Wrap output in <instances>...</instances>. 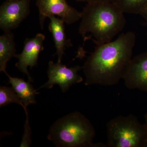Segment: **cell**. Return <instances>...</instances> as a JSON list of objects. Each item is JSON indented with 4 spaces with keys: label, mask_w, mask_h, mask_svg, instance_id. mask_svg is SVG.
Instances as JSON below:
<instances>
[{
    "label": "cell",
    "mask_w": 147,
    "mask_h": 147,
    "mask_svg": "<svg viewBox=\"0 0 147 147\" xmlns=\"http://www.w3.org/2000/svg\"><path fill=\"white\" fill-rule=\"evenodd\" d=\"M136 34L127 32L114 41L96 45L82 67L85 85L108 86L118 84L132 59Z\"/></svg>",
    "instance_id": "1"
},
{
    "label": "cell",
    "mask_w": 147,
    "mask_h": 147,
    "mask_svg": "<svg viewBox=\"0 0 147 147\" xmlns=\"http://www.w3.org/2000/svg\"><path fill=\"white\" fill-rule=\"evenodd\" d=\"M124 13L109 0L87 3L82 12L79 32L84 39L96 45L112 41L126 24Z\"/></svg>",
    "instance_id": "2"
},
{
    "label": "cell",
    "mask_w": 147,
    "mask_h": 147,
    "mask_svg": "<svg viewBox=\"0 0 147 147\" xmlns=\"http://www.w3.org/2000/svg\"><path fill=\"white\" fill-rule=\"evenodd\" d=\"M94 127L88 119L78 112L64 116L51 126L47 139L59 147H103L107 145L94 144Z\"/></svg>",
    "instance_id": "3"
},
{
    "label": "cell",
    "mask_w": 147,
    "mask_h": 147,
    "mask_svg": "<svg viewBox=\"0 0 147 147\" xmlns=\"http://www.w3.org/2000/svg\"><path fill=\"white\" fill-rule=\"evenodd\" d=\"M107 147H146L144 124L132 115L119 116L106 125Z\"/></svg>",
    "instance_id": "4"
},
{
    "label": "cell",
    "mask_w": 147,
    "mask_h": 147,
    "mask_svg": "<svg viewBox=\"0 0 147 147\" xmlns=\"http://www.w3.org/2000/svg\"><path fill=\"white\" fill-rule=\"evenodd\" d=\"M36 5L39 13V23L43 30L45 18L57 16L67 25L76 23L81 18L82 12L71 6L66 0H37Z\"/></svg>",
    "instance_id": "5"
},
{
    "label": "cell",
    "mask_w": 147,
    "mask_h": 147,
    "mask_svg": "<svg viewBox=\"0 0 147 147\" xmlns=\"http://www.w3.org/2000/svg\"><path fill=\"white\" fill-rule=\"evenodd\" d=\"M82 68V67L79 65L69 68L62 64L61 62L55 63L50 61L47 71L49 80L38 89L42 88L51 89L54 85L58 84L63 92H65L72 85L84 81L78 73Z\"/></svg>",
    "instance_id": "6"
},
{
    "label": "cell",
    "mask_w": 147,
    "mask_h": 147,
    "mask_svg": "<svg viewBox=\"0 0 147 147\" xmlns=\"http://www.w3.org/2000/svg\"><path fill=\"white\" fill-rule=\"evenodd\" d=\"M30 0H6L0 7V28L10 32L19 27L30 13Z\"/></svg>",
    "instance_id": "7"
},
{
    "label": "cell",
    "mask_w": 147,
    "mask_h": 147,
    "mask_svg": "<svg viewBox=\"0 0 147 147\" xmlns=\"http://www.w3.org/2000/svg\"><path fill=\"white\" fill-rule=\"evenodd\" d=\"M123 79L127 88L147 92V50L132 58Z\"/></svg>",
    "instance_id": "8"
},
{
    "label": "cell",
    "mask_w": 147,
    "mask_h": 147,
    "mask_svg": "<svg viewBox=\"0 0 147 147\" xmlns=\"http://www.w3.org/2000/svg\"><path fill=\"white\" fill-rule=\"evenodd\" d=\"M45 36L42 34L38 33L32 38H27L24 41L23 52L20 54H16L15 57L18 59L16 66L21 72L26 74L28 81L33 82L28 70V67L32 69L37 65L40 53L44 50L43 41Z\"/></svg>",
    "instance_id": "9"
},
{
    "label": "cell",
    "mask_w": 147,
    "mask_h": 147,
    "mask_svg": "<svg viewBox=\"0 0 147 147\" xmlns=\"http://www.w3.org/2000/svg\"><path fill=\"white\" fill-rule=\"evenodd\" d=\"M49 29L53 35V40L56 48V52L54 56L57 55L58 62H61L63 56L65 53L66 47L72 46L70 39L66 38L65 28V22L59 17L51 16Z\"/></svg>",
    "instance_id": "10"
},
{
    "label": "cell",
    "mask_w": 147,
    "mask_h": 147,
    "mask_svg": "<svg viewBox=\"0 0 147 147\" xmlns=\"http://www.w3.org/2000/svg\"><path fill=\"white\" fill-rule=\"evenodd\" d=\"M5 74L9 79L8 84L11 85L12 88L24 103V110H26L28 105L36 103V95L38 93L34 89L30 83L31 82H26L23 79L11 77L7 72Z\"/></svg>",
    "instance_id": "11"
},
{
    "label": "cell",
    "mask_w": 147,
    "mask_h": 147,
    "mask_svg": "<svg viewBox=\"0 0 147 147\" xmlns=\"http://www.w3.org/2000/svg\"><path fill=\"white\" fill-rule=\"evenodd\" d=\"M16 50L14 35L11 31L5 32L0 36V71L7 73V64L16 57Z\"/></svg>",
    "instance_id": "12"
},
{
    "label": "cell",
    "mask_w": 147,
    "mask_h": 147,
    "mask_svg": "<svg viewBox=\"0 0 147 147\" xmlns=\"http://www.w3.org/2000/svg\"><path fill=\"white\" fill-rule=\"evenodd\" d=\"M124 13L139 14L147 4V0H109Z\"/></svg>",
    "instance_id": "13"
},
{
    "label": "cell",
    "mask_w": 147,
    "mask_h": 147,
    "mask_svg": "<svg viewBox=\"0 0 147 147\" xmlns=\"http://www.w3.org/2000/svg\"><path fill=\"white\" fill-rule=\"evenodd\" d=\"M11 103L21 105L23 108L24 103L21 98L12 88L7 86L0 87V107H3Z\"/></svg>",
    "instance_id": "14"
},
{
    "label": "cell",
    "mask_w": 147,
    "mask_h": 147,
    "mask_svg": "<svg viewBox=\"0 0 147 147\" xmlns=\"http://www.w3.org/2000/svg\"><path fill=\"white\" fill-rule=\"evenodd\" d=\"M25 111L26 119L24 124V131L20 145L21 147H29L32 144V130L29 123L28 112L27 110Z\"/></svg>",
    "instance_id": "15"
},
{
    "label": "cell",
    "mask_w": 147,
    "mask_h": 147,
    "mask_svg": "<svg viewBox=\"0 0 147 147\" xmlns=\"http://www.w3.org/2000/svg\"><path fill=\"white\" fill-rule=\"evenodd\" d=\"M139 14L141 15L142 18L144 20V24L146 26H147V4L142 9Z\"/></svg>",
    "instance_id": "16"
},
{
    "label": "cell",
    "mask_w": 147,
    "mask_h": 147,
    "mask_svg": "<svg viewBox=\"0 0 147 147\" xmlns=\"http://www.w3.org/2000/svg\"><path fill=\"white\" fill-rule=\"evenodd\" d=\"M146 132V147H147V113L145 115V123L144 124Z\"/></svg>",
    "instance_id": "17"
},
{
    "label": "cell",
    "mask_w": 147,
    "mask_h": 147,
    "mask_svg": "<svg viewBox=\"0 0 147 147\" xmlns=\"http://www.w3.org/2000/svg\"><path fill=\"white\" fill-rule=\"evenodd\" d=\"M77 2H90L94 1H98V0H74Z\"/></svg>",
    "instance_id": "18"
},
{
    "label": "cell",
    "mask_w": 147,
    "mask_h": 147,
    "mask_svg": "<svg viewBox=\"0 0 147 147\" xmlns=\"http://www.w3.org/2000/svg\"><path fill=\"white\" fill-rule=\"evenodd\" d=\"M8 1H15V0H8Z\"/></svg>",
    "instance_id": "19"
}]
</instances>
